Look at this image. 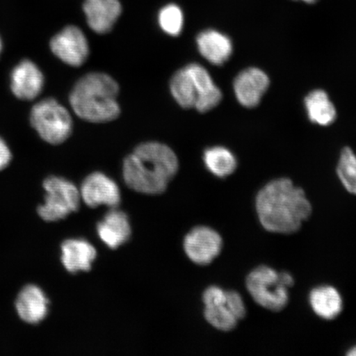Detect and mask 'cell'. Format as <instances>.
Wrapping results in <instances>:
<instances>
[{"label": "cell", "mask_w": 356, "mask_h": 356, "mask_svg": "<svg viewBox=\"0 0 356 356\" xmlns=\"http://www.w3.org/2000/svg\"><path fill=\"white\" fill-rule=\"evenodd\" d=\"M255 207L261 226L280 234L297 233L313 212L305 191L286 177L270 181L258 191Z\"/></svg>", "instance_id": "6da1fadb"}, {"label": "cell", "mask_w": 356, "mask_h": 356, "mask_svg": "<svg viewBox=\"0 0 356 356\" xmlns=\"http://www.w3.org/2000/svg\"><path fill=\"white\" fill-rule=\"evenodd\" d=\"M179 163L175 151L159 142L138 145L123 163V177L129 188L138 193H164L175 177Z\"/></svg>", "instance_id": "7a4b0ae2"}, {"label": "cell", "mask_w": 356, "mask_h": 356, "mask_svg": "<svg viewBox=\"0 0 356 356\" xmlns=\"http://www.w3.org/2000/svg\"><path fill=\"white\" fill-rule=\"evenodd\" d=\"M120 88L110 75L93 72L75 83L70 104L79 118L91 123H106L117 119L121 108L118 102Z\"/></svg>", "instance_id": "3957f363"}, {"label": "cell", "mask_w": 356, "mask_h": 356, "mask_svg": "<svg viewBox=\"0 0 356 356\" xmlns=\"http://www.w3.org/2000/svg\"><path fill=\"white\" fill-rule=\"evenodd\" d=\"M170 91L182 108H194L202 113L216 108L222 99L210 73L197 63L186 65L173 74Z\"/></svg>", "instance_id": "277c9868"}, {"label": "cell", "mask_w": 356, "mask_h": 356, "mask_svg": "<svg viewBox=\"0 0 356 356\" xmlns=\"http://www.w3.org/2000/svg\"><path fill=\"white\" fill-rule=\"evenodd\" d=\"M295 280L286 271L277 270L267 266H257L248 274L246 288L258 305L267 310L279 312L289 304V289Z\"/></svg>", "instance_id": "5b68a950"}, {"label": "cell", "mask_w": 356, "mask_h": 356, "mask_svg": "<svg viewBox=\"0 0 356 356\" xmlns=\"http://www.w3.org/2000/svg\"><path fill=\"white\" fill-rule=\"evenodd\" d=\"M31 123L42 139L51 145H60L68 139L73 131L69 111L54 99H44L31 111Z\"/></svg>", "instance_id": "8992f818"}, {"label": "cell", "mask_w": 356, "mask_h": 356, "mask_svg": "<svg viewBox=\"0 0 356 356\" xmlns=\"http://www.w3.org/2000/svg\"><path fill=\"white\" fill-rule=\"evenodd\" d=\"M43 188L46 191L44 202L38 209L42 220L48 222L63 220L79 210L81 195L72 182L53 176L44 181Z\"/></svg>", "instance_id": "52a82bcc"}, {"label": "cell", "mask_w": 356, "mask_h": 356, "mask_svg": "<svg viewBox=\"0 0 356 356\" xmlns=\"http://www.w3.org/2000/svg\"><path fill=\"white\" fill-rule=\"evenodd\" d=\"M51 50L65 64L80 67L89 56V44L86 35L75 26H66L50 43Z\"/></svg>", "instance_id": "ba28073f"}, {"label": "cell", "mask_w": 356, "mask_h": 356, "mask_svg": "<svg viewBox=\"0 0 356 356\" xmlns=\"http://www.w3.org/2000/svg\"><path fill=\"white\" fill-rule=\"evenodd\" d=\"M222 239L220 234L206 226L197 227L186 236L184 249L191 261L208 265L220 254Z\"/></svg>", "instance_id": "9c48e42d"}, {"label": "cell", "mask_w": 356, "mask_h": 356, "mask_svg": "<svg viewBox=\"0 0 356 356\" xmlns=\"http://www.w3.org/2000/svg\"><path fill=\"white\" fill-rule=\"evenodd\" d=\"M204 318L212 327L222 332H230L246 317L247 308L239 293L229 291L225 300L204 306Z\"/></svg>", "instance_id": "30bf717a"}, {"label": "cell", "mask_w": 356, "mask_h": 356, "mask_svg": "<svg viewBox=\"0 0 356 356\" xmlns=\"http://www.w3.org/2000/svg\"><path fill=\"white\" fill-rule=\"evenodd\" d=\"M270 79L264 70L249 67L240 72L234 81V92L240 105L246 108H254L260 104L262 97L268 90Z\"/></svg>", "instance_id": "8fae6325"}, {"label": "cell", "mask_w": 356, "mask_h": 356, "mask_svg": "<svg viewBox=\"0 0 356 356\" xmlns=\"http://www.w3.org/2000/svg\"><path fill=\"white\" fill-rule=\"evenodd\" d=\"M80 195L84 203L91 208L104 204L115 209L121 202V191L118 184L100 172L91 173L84 179Z\"/></svg>", "instance_id": "7c38bea8"}, {"label": "cell", "mask_w": 356, "mask_h": 356, "mask_svg": "<svg viewBox=\"0 0 356 356\" xmlns=\"http://www.w3.org/2000/svg\"><path fill=\"white\" fill-rule=\"evenodd\" d=\"M13 95L22 100H33L44 86L42 71L33 61L25 60L15 67L10 77Z\"/></svg>", "instance_id": "4fadbf2b"}, {"label": "cell", "mask_w": 356, "mask_h": 356, "mask_svg": "<svg viewBox=\"0 0 356 356\" xmlns=\"http://www.w3.org/2000/svg\"><path fill=\"white\" fill-rule=\"evenodd\" d=\"M83 11L93 32L106 34L111 32L122 13L119 0H86Z\"/></svg>", "instance_id": "5bb4252c"}, {"label": "cell", "mask_w": 356, "mask_h": 356, "mask_svg": "<svg viewBox=\"0 0 356 356\" xmlns=\"http://www.w3.org/2000/svg\"><path fill=\"white\" fill-rule=\"evenodd\" d=\"M200 54L209 63L220 66L226 63L233 54V42L228 35L219 31L208 29L200 33L197 38Z\"/></svg>", "instance_id": "9a60e30c"}, {"label": "cell", "mask_w": 356, "mask_h": 356, "mask_svg": "<svg viewBox=\"0 0 356 356\" xmlns=\"http://www.w3.org/2000/svg\"><path fill=\"white\" fill-rule=\"evenodd\" d=\"M15 305L17 313L22 320L35 324L47 317L49 301L41 289L29 284L22 289Z\"/></svg>", "instance_id": "2e32d148"}, {"label": "cell", "mask_w": 356, "mask_h": 356, "mask_svg": "<svg viewBox=\"0 0 356 356\" xmlns=\"http://www.w3.org/2000/svg\"><path fill=\"white\" fill-rule=\"evenodd\" d=\"M102 241L111 249H115L127 242L131 235L130 221L126 213L110 211L97 227Z\"/></svg>", "instance_id": "e0dca14e"}, {"label": "cell", "mask_w": 356, "mask_h": 356, "mask_svg": "<svg viewBox=\"0 0 356 356\" xmlns=\"http://www.w3.org/2000/svg\"><path fill=\"white\" fill-rule=\"evenodd\" d=\"M61 261L70 273L89 271L97 251L92 244L83 239H68L61 245Z\"/></svg>", "instance_id": "ac0fdd59"}, {"label": "cell", "mask_w": 356, "mask_h": 356, "mask_svg": "<svg viewBox=\"0 0 356 356\" xmlns=\"http://www.w3.org/2000/svg\"><path fill=\"white\" fill-rule=\"evenodd\" d=\"M309 304L314 314L325 320H333L343 310V300L339 291L331 286H320L312 289Z\"/></svg>", "instance_id": "d6986e66"}, {"label": "cell", "mask_w": 356, "mask_h": 356, "mask_svg": "<svg viewBox=\"0 0 356 356\" xmlns=\"http://www.w3.org/2000/svg\"><path fill=\"white\" fill-rule=\"evenodd\" d=\"M305 106L310 121L318 126H330L337 119L335 105L323 89H315L306 96Z\"/></svg>", "instance_id": "ffe728a7"}, {"label": "cell", "mask_w": 356, "mask_h": 356, "mask_svg": "<svg viewBox=\"0 0 356 356\" xmlns=\"http://www.w3.org/2000/svg\"><path fill=\"white\" fill-rule=\"evenodd\" d=\"M203 159L208 170L217 177L232 175L238 167L235 155L224 146H213L204 150Z\"/></svg>", "instance_id": "44dd1931"}, {"label": "cell", "mask_w": 356, "mask_h": 356, "mask_svg": "<svg viewBox=\"0 0 356 356\" xmlns=\"http://www.w3.org/2000/svg\"><path fill=\"white\" fill-rule=\"evenodd\" d=\"M337 173L346 190L356 195V154L350 147L342 149Z\"/></svg>", "instance_id": "7402d4cb"}, {"label": "cell", "mask_w": 356, "mask_h": 356, "mask_svg": "<svg viewBox=\"0 0 356 356\" xmlns=\"http://www.w3.org/2000/svg\"><path fill=\"white\" fill-rule=\"evenodd\" d=\"M159 24L164 33L176 37L184 29V13L175 4H168L159 12Z\"/></svg>", "instance_id": "603a6c76"}, {"label": "cell", "mask_w": 356, "mask_h": 356, "mask_svg": "<svg viewBox=\"0 0 356 356\" xmlns=\"http://www.w3.org/2000/svg\"><path fill=\"white\" fill-rule=\"evenodd\" d=\"M12 154L6 142L0 138V171L8 167L11 162Z\"/></svg>", "instance_id": "cb8c5ba5"}, {"label": "cell", "mask_w": 356, "mask_h": 356, "mask_svg": "<svg viewBox=\"0 0 356 356\" xmlns=\"http://www.w3.org/2000/svg\"><path fill=\"white\" fill-rule=\"evenodd\" d=\"M346 355L348 356H356V346L349 350L348 353H347Z\"/></svg>", "instance_id": "d4e9b609"}, {"label": "cell", "mask_w": 356, "mask_h": 356, "mask_svg": "<svg viewBox=\"0 0 356 356\" xmlns=\"http://www.w3.org/2000/svg\"><path fill=\"white\" fill-rule=\"evenodd\" d=\"M302 1H304L305 3H313L316 1H317V0H302Z\"/></svg>", "instance_id": "484cf974"}, {"label": "cell", "mask_w": 356, "mask_h": 356, "mask_svg": "<svg viewBox=\"0 0 356 356\" xmlns=\"http://www.w3.org/2000/svg\"><path fill=\"white\" fill-rule=\"evenodd\" d=\"M2 48H3L2 40H1V38H0V54H1Z\"/></svg>", "instance_id": "4316f807"}]
</instances>
